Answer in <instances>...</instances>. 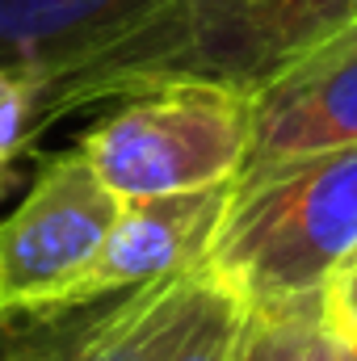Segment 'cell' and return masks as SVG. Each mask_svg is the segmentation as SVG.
<instances>
[{"label":"cell","mask_w":357,"mask_h":361,"mask_svg":"<svg viewBox=\"0 0 357 361\" xmlns=\"http://www.w3.org/2000/svg\"><path fill=\"white\" fill-rule=\"evenodd\" d=\"M357 25V0H169L143 25L42 80L38 126L160 85L253 92L320 42Z\"/></svg>","instance_id":"obj_1"},{"label":"cell","mask_w":357,"mask_h":361,"mask_svg":"<svg viewBox=\"0 0 357 361\" xmlns=\"http://www.w3.org/2000/svg\"><path fill=\"white\" fill-rule=\"evenodd\" d=\"M357 252V147L236 180L202 273L244 311L320 302Z\"/></svg>","instance_id":"obj_2"},{"label":"cell","mask_w":357,"mask_h":361,"mask_svg":"<svg viewBox=\"0 0 357 361\" xmlns=\"http://www.w3.org/2000/svg\"><path fill=\"white\" fill-rule=\"evenodd\" d=\"M253 135V97L219 85H160L122 97L76 143L118 197H164L236 180Z\"/></svg>","instance_id":"obj_3"},{"label":"cell","mask_w":357,"mask_h":361,"mask_svg":"<svg viewBox=\"0 0 357 361\" xmlns=\"http://www.w3.org/2000/svg\"><path fill=\"white\" fill-rule=\"evenodd\" d=\"M122 197L89 169L80 147L38 164L30 193L0 219V315L63 302L105 244Z\"/></svg>","instance_id":"obj_4"},{"label":"cell","mask_w":357,"mask_h":361,"mask_svg":"<svg viewBox=\"0 0 357 361\" xmlns=\"http://www.w3.org/2000/svg\"><path fill=\"white\" fill-rule=\"evenodd\" d=\"M210 290L198 265L92 302L0 315V361H169Z\"/></svg>","instance_id":"obj_5"},{"label":"cell","mask_w":357,"mask_h":361,"mask_svg":"<svg viewBox=\"0 0 357 361\" xmlns=\"http://www.w3.org/2000/svg\"><path fill=\"white\" fill-rule=\"evenodd\" d=\"M341 147H357V25L253 92V135L236 180Z\"/></svg>","instance_id":"obj_6"},{"label":"cell","mask_w":357,"mask_h":361,"mask_svg":"<svg viewBox=\"0 0 357 361\" xmlns=\"http://www.w3.org/2000/svg\"><path fill=\"white\" fill-rule=\"evenodd\" d=\"M231 189L236 180L189 189V193H164V197H122L118 219L105 244L97 248L92 265L55 307L92 302V298L156 281L164 273L198 269L223 223Z\"/></svg>","instance_id":"obj_7"},{"label":"cell","mask_w":357,"mask_h":361,"mask_svg":"<svg viewBox=\"0 0 357 361\" xmlns=\"http://www.w3.org/2000/svg\"><path fill=\"white\" fill-rule=\"evenodd\" d=\"M169 0H0V68L42 80L105 51Z\"/></svg>","instance_id":"obj_8"},{"label":"cell","mask_w":357,"mask_h":361,"mask_svg":"<svg viewBox=\"0 0 357 361\" xmlns=\"http://www.w3.org/2000/svg\"><path fill=\"white\" fill-rule=\"evenodd\" d=\"M236 361H345V345L324 328L320 302L248 311Z\"/></svg>","instance_id":"obj_9"},{"label":"cell","mask_w":357,"mask_h":361,"mask_svg":"<svg viewBox=\"0 0 357 361\" xmlns=\"http://www.w3.org/2000/svg\"><path fill=\"white\" fill-rule=\"evenodd\" d=\"M244 319H248V311L231 294H223L214 286L206 307H202V315L193 319L189 336L181 341V349L169 361H236V345H240Z\"/></svg>","instance_id":"obj_10"},{"label":"cell","mask_w":357,"mask_h":361,"mask_svg":"<svg viewBox=\"0 0 357 361\" xmlns=\"http://www.w3.org/2000/svg\"><path fill=\"white\" fill-rule=\"evenodd\" d=\"M38 76L17 72V68H0V189L8 177V164L38 139Z\"/></svg>","instance_id":"obj_11"},{"label":"cell","mask_w":357,"mask_h":361,"mask_svg":"<svg viewBox=\"0 0 357 361\" xmlns=\"http://www.w3.org/2000/svg\"><path fill=\"white\" fill-rule=\"evenodd\" d=\"M345 361H357V353H353V349H345Z\"/></svg>","instance_id":"obj_12"},{"label":"cell","mask_w":357,"mask_h":361,"mask_svg":"<svg viewBox=\"0 0 357 361\" xmlns=\"http://www.w3.org/2000/svg\"><path fill=\"white\" fill-rule=\"evenodd\" d=\"M353 257H357V252H353Z\"/></svg>","instance_id":"obj_13"}]
</instances>
